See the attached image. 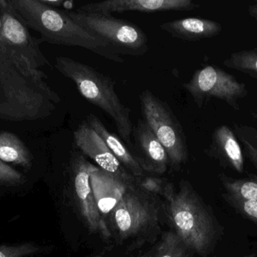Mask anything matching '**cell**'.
<instances>
[{
	"label": "cell",
	"instance_id": "cell-1",
	"mask_svg": "<svg viewBox=\"0 0 257 257\" xmlns=\"http://www.w3.org/2000/svg\"><path fill=\"white\" fill-rule=\"evenodd\" d=\"M40 69L15 63L0 54V120L36 121L51 116L60 98Z\"/></svg>",
	"mask_w": 257,
	"mask_h": 257
},
{
	"label": "cell",
	"instance_id": "cell-2",
	"mask_svg": "<svg viewBox=\"0 0 257 257\" xmlns=\"http://www.w3.org/2000/svg\"><path fill=\"white\" fill-rule=\"evenodd\" d=\"M9 3L24 25L39 33L44 42L81 47L110 61L124 62L108 42L77 24L66 11L50 7L41 0H9Z\"/></svg>",
	"mask_w": 257,
	"mask_h": 257
},
{
	"label": "cell",
	"instance_id": "cell-3",
	"mask_svg": "<svg viewBox=\"0 0 257 257\" xmlns=\"http://www.w3.org/2000/svg\"><path fill=\"white\" fill-rule=\"evenodd\" d=\"M163 208L172 231L186 245L202 256L212 252L219 237L217 222L192 186L181 181L178 190L167 183Z\"/></svg>",
	"mask_w": 257,
	"mask_h": 257
},
{
	"label": "cell",
	"instance_id": "cell-4",
	"mask_svg": "<svg viewBox=\"0 0 257 257\" xmlns=\"http://www.w3.org/2000/svg\"><path fill=\"white\" fill-rule=\"evenodd\" d=\"M55 68L73 81L84 99L112 119L120 139L130 148L133 147L131 110L120 101L113 80L92 66L70 57H57Z\"/></svg>",
	"mask_w": 257,
	"mask_h": 257
},
{
	"label": "cell",
	"instance_id": "cell-5",
	"mask_svg": "<svg viewBox=\"0 0 257 257\" xmlns=\"http://www.w3.org/2000/svg\"><path fill=\"white\" fill-rule=\"evenodd\" d=\"M160 210L157 196L130 186L108 218L111 238L128 248L153 244L161 234Z\"/></svg>",
	"mask_w": 257,
	"mask_h": 257
},
{
	"label": "cell",
	"instance_id": "cell-6",
	"mask_svg": "<svg viewBox=\"0 0 257 257\" xmlns=\"http://www.w3.org/2000/svg\"><path fill=\"white\" fill-rule=\"evenodd\" d=\"M144 121L167 152L170 166L180 170L188 161L187 137L182 125L169 105L146 89L139 95Z\"/></svg>",
	"mask_w": 257,
	"mask_h": 257
},
{
	"label": "cell",
	"instance_id": "cell-7",
	"mask_svg": "<svg viewBox=\"0 0 257 257\" xmlns=\"http://www.w3.org/2000/svg\"><path fill=\"white\" fill-rule=\"evenodd\" d=\"M69 17L84 28L108 42L120 55L140 57L149 50L145 32L136 24L111 15L66 11Z\"/></svg>",
	"mask_w": 257,
	"mask_h": 257
},
{
	"label": "cell",
	"instance_id": "cell-8",
	"mask_svg": "<svg viewBox=\"0 0 257 257\" xmlns=\"http://www.w3.org/2000/svg\"><path fill=\"white\" fill-rule=\"evenodd\" d=\"M42 38L33 37L28 27L15 15L7 0L0 14V54L15 63L33 69H39L49 61L41 51Z\"/></svg>",
	"mask_w": 257,
	"mask_h": 257
},
{
	"label": "cell",
	"instance_id": "cell-9",
	"mask_svg": "<svg viewBox=\"0 0 257 257\" xmlns=\"http://www.w3.org/2000/svg\"><path fill=\"white\" fill-rule=\"evenodd\" d=\"M184 89L191 95L199 109L211 98L225 101L235 110H240L238 101L248 95L247 85L221 68L207 65L197 69Z\"/></svg>",
	"mask_w": 257,
	"mask_h": 257
},
{
	"label": "cell",
	"instance_id": "cell-10",
	"mask_svg": "<svg viewBox=\"0 0 257 257\" xmlns=\"http://www.w3.org/2000/svg\"><path fill=\"white\" fill-rule=\"evenodd\" d=\"M70 166L74 202L80 217L91 233L99 234L105 241H109L111 232L99 214L90 187V175L96 165L80 151L73 150Z\"/></svg>",
	"mask_w": 257,
	"mask_h": 257
},
{
	"label": "cell",
	"instance_id": "cell-11",
	"mask_svg": "<svg viewBox=\"0 0 257 257\" xmlns=\"http://www.w3.org/2000/svg\"><path fill=\"white\" fill-rule=\"evenodd\" d=\"M74 144L84 155L93 160L99 168L130 184H136V178L119 162L102 139L90 128L87 121L79 124L73 133Z\"/></svg>",
	"mask_w": 257,
	"mask_h": 257
},
{
	"label": "cell",
	"instance_id": "cell-12",
	"mask_svg": "<svg viewBox=\"0 0 257 257\" xmlns=\"http://www.w3.org/2000/svg\"><path fill=\"white\" fill-rule=\"evenodd\" d=\"M133 153L145 172L163 175L170 162L166 149L144 119L133 126Z\"/></svg>",
	"mask_w": 257,
	"mask_h": 257
},
{
	"label": "cell",
	"instance_id": "cell-13",
	"mask_svg": "<svg viewBox=\"0 0 257 257\" xmlns=\"http://www.w3.org/2000/svg\"><path fill=\"white\" fill-rule=\"evenodd\" d=\"M199 7V5L191 0H105L99 3H87L77 10L111 15L130 12L141 13L181 12L194 10Z\"/></svg>",
	"mask_w": 257,
	"mask_h": 257
},
{
	"label": "cell",
	"instance_id": "cell-14",
	"mask_svg": "<svg viewBox=\"0 0 257 257\" xmlns=\"http://www.w3.org/2000/svg\"><path fill=\"white\" fill-rule=\"evenodd\" d=\"M90 187L99 214L108 226L113 210L118 205L130 184L96 166L90 175Z\"/></svg>",
	"mask_w": 257,
	"mask_h": 257
},
{
	"label": "cell",
	"instance_id": "cell-15",
	"mask_svg": "<svg viewBox=\"0 0 257 257\" xmlns=\"http://www.w3.org/2000/svg\"><path fill=\"white\" fill-rule=\"evenodd\" d=\"M208 153L238 173L244 172V156L239 142L227 125H220L214 130Z\"/></svg>",
	"mask_w": 257,
	"mask_h": 257
},
{
	"label": "cell",
	"instance_id": "cell-16",
	"mask_svg": "<svg viewBox=\"0 0 257 257\" xmlns=\"http://www.w3.org/2000/svg\"><path fill=\"white\" fill-rule=\"evenodd\" d=\"M160 28L175 39L198 41L210 39L222 31L220 23L200 18H185L160 24Z\"/></svg>",
	"mask_w": 257,
	"mask_h": 257
},
{
	"label": "cell",
	"instance_id": "cell-17",
	"mask_svg": "<svg viewBox=\"0 0 257 257\" xmlns=\"http://www.w3.org/2000/svg\"><path fill=\"white\" fill-rule=\"evenodd\" d=\"M86 121L90 128L105 142L113 155L130 175L136 178L145 175V172L133 152L124 144L121 139L107 129L102 121L96 115L90 113L87 116Z\"/></svg>",
	"mask_w": 257,
	"mask_h": 257
},
{
	"label": "cell",
	"instance_id": "cell-18",
	"mask_svg": "<svg viewBox=\"0 0 257 257\" xmlns=\"http://www.w3.org/2000/svg\"><path fill=\"white\" fill-rule=\"evenodd\" d=\"M0 159L27 170L33 164V155L25 143L16 134L6 131H0Z\"/></svg>",
	"mask_w": 257,
	"mask_h": 257
},
{
	"label": "cell",
	"instance_id": "cell-19",
	"mask_svg": "<svg viewBox=\"0 0 257 257\" xmlns=\"http://www.w3.org/2000/svg\"><path fill=\"white\" fill-rule=\"evenodd\" d=\"M193 252L173 231L162 232L161 238L142 257H192Z\"/></svg>",
	"mask_w": 257,
	"mask_h": 257
},
{
	"label": "cell",
	"instance_id": "cell-20",
	"mask_svg": "<svg viewBox=\"0 0 257 257\" xmlns=\"http://www.w3.org/2000/svg\"><path fill=\"white\" fill-rule=\"evenodd\" d=\"M220 179L231 199L257 202V176L247 179L235 180L221 175Z\"/></svg>",
	"mask_w": 257,
	"mask_h": 257
},
{
	"label": "cell",
	"instance_id": "cell-21",
	"mask_svg": "<svg viewBox=\"0 0 257 257\" xmlns=\"http://www.w3.org/2000/svg\"><path fill=\"white\" fill-rule=\"evenodd\" d=\"M223 65L244 73H257V48L236 51L225 59Z\"/></svg>",
	"mask_w": 257,
	"mask_h": 257
},
{
	"label": "cell",
	"instance_id": "cell-22",
	"mask_svg": "<svg viewBox=\"0 0 257 257\" xmlns=\"http://www.w3.org/2000/svg\"><path fill=\"white\" fill-rule=\"evenodd\" d=\"M257 119V111L253 113ZM234 134L244 146L246 152L257 168V128L245 125H233Z\"/></svg>",
	"mask_w": 257,
	"mask_h": 257
},
{
	"label": "cell",
	"instance_id": "cell-23",
	"mask_svg": "<svg viewBox=\"0 0 257 257\" xmlns=\"http://www.w3.org/2000/svg\"><path fill=\"white\" fill-rule=\"evenodd\" d=\"M42 248L33 243L16 245H0V257H27L39 253Z\"/></svg>",
	"mask_w": 257,
	"mask_h": 257
},
{
	"label": "cell",
	"instance_id": "cell-24",
	"mask_svg": "<svg viewBox=\"0 0 257 257\" xmlns=\"http://www.w3.org/2000/svg\"><path fill=\"white\" fill-rule=\"evenodd\" d=\"M167 182L156 177H143L136 178V185L141 190L156 196H163Z\"/></svg>",
	"mask_w": 257,
	"mask_h": 257
},
{
	"label": "cell",
	"instance_id": "cell-25",
	"mask_svg": "<svg viewBox=\"0 0 257 257\" xmlns=\"http://www.w3.org/2000/svg\"><path fill=\"white\" fill-rule=\"evenodd\" d=\"M26 182V178L0 159V187H15Z\"/></svg>",
	"mask_w": 257,
	"mask_h": 257
},
{
	"label": "cell",
	"instance_id": "cell-26",
	"mask_svg": "<svg viewBox=\"0 0 257 257\" xmlns=\"http://www.w3.org/2000/svg\"><path fill=\"white\" fill-rule=\"evenodd\" d=\"M230 201L233 202L235 208H238L241 214L257 223V202H246L231 199Z\"/></svg>",
	"mask_w": 257,
	"mask_h": 257
},
{
	"label": "cell",
	"instance_id": "cell-27",
	"mask_svg": "<svg viewBox=\"0 0 257 257\" xmlns=\"http://www.w3.org/2000/svg\"><path fill=\"white\" fill-rule=\"evenodd\" d=\"M247 12L249 15L257 21V1L249 6Z\"/></svg>",
	"mask_w": 257,
	"mask_h": 257
},
{
	"label": "cell",
	"instance_id": "cell-28",
	"mask_svg": "<svg viewBox=\"0 0 257 257\" xmlns=\"http://www.w3.org/2000/svg\"><path fill=\"white\" fill-rule=\"evenodd\" d=\"M42 3L44 4L47 5V6H50L51 8L60 7L62 5L64 4L65 2L61 1V0H57V1H48V0H41Z\"/></svg>",
	"mask_w": 257,
	"mask_h": 257
},
{
	"label": "cell",
	"instance_id": "cell-29",
	"mask_svg": "<svg viewBox=\"0 0 257 257\" xmlns=\"http://www.w3.org/2000/svg\"><path fill=\"white\" fill-rule=\"evenodd\" d=\"M6 3H7V0H0V14L6 6Z\"/></svg>",
	"mask_w": 257,
	"mask_h": 257
},
{
	"label": "cell",
	"instance_id": "cell-30",
	"mask_svg": "<svg viewBox=\"0 0 257 257\" xmlns=\"http://www.w3.org/2000/svg\"><path fill=\"white\" fill-rule=\"evenodd\" d=\"M249 75H250V77H252V78L257 79V73L249 74Z\"/></svg>",
	"mask_w": 257,
	"mask_h": 257
},
{
	"label": "cell",
	"instance_id": "cell-31",
	"mask_svg": "<svg viewBox=\"0 0 257 257\" xmlns=\"http://www.w3.org/2000/svg\"><path fill=\"white\" fill-rule=\"evenodd\" d=\"M243 257H256L255 253H252V254L247 255V256H244Z\"/></svg>",
	"mask_w": 257,
	"mask_h": 257
},
{
	"label": "cell",
	"instance_id": "cell-32",
	"mask_svg": "<svg viewBox=\"0 0 257 257\" xmlns=\"http://www.w3.org/2000/svg\"><path fill=\"white\" fill-rule=\"evenodd\" d=\"M102 256H103V255L100 254V255H98V256H94V257H102Z\"/></svg>",
	"mask_w": 257,
	"mask_h": 257
}]
</instances>
